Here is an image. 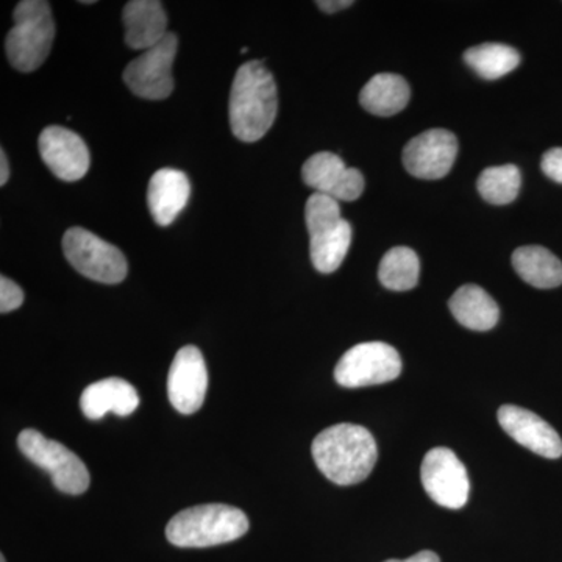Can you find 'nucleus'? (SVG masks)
Wrapping results in <instances>:
<instances>
[{
  "label": "nucleus",
  "instance_id": "1",
  "mask_svg": "<svg viewBox=\"0 0 562 562\" xmlns=\"http://www.w3.org/2000/svg\"><path fill=\"white\" fill-rule=\"evenodd\" d=\"M312 453L317 469L339 486L364 482L379 458L371 431L355 424L333 425L319 432L313 441Z\"/></svg>",
  "mask_w": 562,
  "mask_h": 562
},
{
  "label": "nucleus",
  "instance_id": "2",
  "mask_svg": "<svg viewBox=\"0 0 562 562\" xmlns=\"http://www.w3.org/2000/svg\"><path fill=\"white\" fill-rule=\"evenodd\" d=\"M279 91L271 70L262 61L244 63L231 91V127L243 143H257L276 122Z\"/></svg>",
  "mask_w": 562,
  "mask_h": 562
},
{
  "label": "nucleus",
  "instance_id": "3",
  "mask_svg": "<svg viewBox=\"0 0 562 562\" xmlns=\"http://www.w3.org/2000/svg\"><path fill=\"white\" fill-rule=\"evenodd\" d=\"M249 531V519L235 506H192L169 520L166 538L181 549H205L243 538Z\"/></svg>",
  "mask_w": 562,
  "mask_h": 562
},
{
  "label": "nucleus",
  "instance_id": "4",
  "mask_svg": "<svg viewBox=\"0 0 562 562\" xmlns=\"http://www.w3.org/2000/svg\"><path fill=\"white\" fill-rule=\"evenodd\" d=\"M14 25L5 40L7 57L14 69L33 72L49 57L55 21L46 0H22L13 13Z\"/></svg>",
  "mask_w": 562,
  "mask_h": 562
},
{
  "label": "nucleus",
  "instance_id": "5",
  "mask_svg": "<svg viewBox=\"0 0 562 562\" xmlns=\"http://www.w3.org/2000/svg\"><path fill=\"white\" fill-rule=\"evenodd\" d=\"M305 222L314 268L321 273L338 271L351 244V227L342 220L339 202L316 192L306 202Z\"/></svg>",
  "mask_w": 562,
  "mask_h": 562
},
{
  "label": "nucleus",
  "instance_id": "6",
  "mask_svg": "<svg viewBox=\"0 0 562 562\" xmlns=\"http://www.w3.org/2000/svg\"><path fill=\"white\" fill-rule=\"evenodd\" d=\"M18 447L29 461L49 473L58 491L80 495L90 487L91 476L87 465L63 443L27 428L18 438Z\"/></svg>",
  "mask_w": 562,
  "mask_h": 562
},
{
  "label": "nucleus",
  "instance_id": "7",
  "mask_svg": "<svg viewBox=\"0 0 562 562\" xmlns=\"http://www.w3.org/2000/svg\"><path fill=\"white\" fill-rule=\"evenodd\" d=\"M63 250L70 266L87 279L117 284L127 277L128 265L124 254L85 228H69L63 236Z\"/></svg>",
  "mask_w": 562,
  "mask_h": 562
},
{
  "label": "nucleus",
  "instance_id": "8",
  "mask_svg": "<svg viewBox=\"0 0 562 562\" xmlns=\"http://www.w3.org/2000/svg\"><path fill=\"white\" fill-rule=\"evenodd\" d=\"M402 373V358L386 342H362L351 347L336 364L335 380L344 387L390 383Z\"/></svg>",
  "mask_w": 562,
  "mask_h": 562
},
{
  "label": "nucleus",
  "instance_id": "9",
  "mask_svg": "<svg viewBox=\"0 0 562 562\" xmlns=\"http://www.w3.org/2000/svg\"><path fill=\"white\" fill-rule=\"evenodd\" d=\"M179 38L169 32L161 43L144 50L124 70V81L133 94L146 101H162L173 91L172 65Z\"/></svg>",
  "mask_w": 562,
  "mask_h": 562
},
{
  "label": "nucleus",
  "instance_id": "10",
  "mask_svg": "<svg viewBox=\"0 0 562 562\" xmlns=\"http://www.w3.org/2000/svg\"><path fill=\"white\" fill-rule=\"evenodd\" d=\"M420 479L428 497L442 508L461 509L469 501L468 471L460 458L446 447H436L425 454Z\"/></svg>",
  "mask_w": 562,
  "mask_h": 562
},
{
  "label": "nucleus",
  "instance_id": "11",
  "mask_svg": "<svg viewBox=\"0 0 562 562\" xmlns=\"http://www.w3.org/2000/svg\"><path fill=\"white\" fill-rule=\"evenodd\" d=\"M457 157V136L443 128L420 133L403 149L406 171L422 180L443 179L452 171Z\"/></svg>",
  "mask_w": 562,
  "mask_h": 562
},
{
  "label": "nucleus",
  "instance_id": "12",
  "mask_svg": "<svg viewBox=\"0 0 562 562\" xmlns=\"http://www.w3.org/2000/svg\"><path fill=\"white\" fill-rule=\"evenodd\" d=\"M209 391V371L202 351L187 346L177 351L168 375L169 402L181 414H194L202 408Z\"/></svg>",
  "mask_w": 562,
  "mask_h": 562
},
{
  "label": "nucleus",
  "instance_id": "13",
  "mask_svg": "<svg viewBox=\"0 0 562 562\" xmlns=\"http://www.w3.org/2000/svg\"><path fill=\"white\" fill-rule=\"evenodd\" d=\"M302 177L310 188L338 202L357 201L364 191L362 173L347 168L341 157L331 151H319L310 157L303 165Z\"/></svg>",
  "mask_w": 562,
  "mask_h": 562
},
{
  "label": "nucleus",
  "instance_id": "14",
  "mask_svg": "<svg viewBox=\"0 0 562 562\" xmlns=\"http://www.w3.org/2000/svg\"><path fill=\"white\" fill-rule=\"evenodd\" d=\"M41 160L57 179L77 181L87 176L91 155L77 133L60 125L44 128L40 135Z\"/></svg>",
  "mask_w": 562,
  "mask_h": 562
},
{
  "label": "nucleus",
  "instance_id": "15",
  "mask_svg": "<svg viewBox=\"0 0 562 562\" xmlns=\"http://www.w3.org/2000/svg\"><path fill=\"white\" fill-rule=\"evenodd\" d=\"M498 422L506 435L514 441L549 460L562 457V439L552 425L547 424L538 414L520 406L503 405L498 409Z\"/></svg>",
  "mask_w": 562,
  "mask_h": 562
},
{
  "label": "nucleus",
  "instance_id": "16",
  "mask_svg": "<svg viewBox=\"0 0 562 562\" xmlns=\"http://www.w3.org/2000/svg\"><path fill=\"white\" fill-rule=\"evenodd\" d=\"M191 198V183L179 169L162 168L151 176L147 188V205L160 227H168L184 210Z\"/></svg>",
  "mask_w": 562,
  "mask_h": 562
},
{
  "label": "nucleus",
  "instance_id": "17",
  "mask_svg": "<svg viewBox=\"0 0 562 562\" xmlns=\"http://www.w3.org/2000/svg\"><path fill=\"white\" fill-rule=\"evenodd\" d=\"M122 21L125 27V43L131 49L149 50L169 35L168 14L158 0L127 2Z\"/></svg>",
  "mask_w": 562,
  "mask_h": 562
},
{
  "label": "nucleus",
  "instance_id": "18",
  "mask_svg": "<svg viewBox=\"0 0 562 562\" xmlns=\"http://www.w3.org/2000/svg\"><path fill=\"white\" fill-rule=\"evenodd\" d=\"M139 406V395L131 383L122 379H105L90 384L80 397V408L91 420H99L106 413L127 417Z\"/></svg>",
  "mask_w": 562,
  "mask_h": 562
},
{
  "label": "nucleus",
  "instance_id": "19",
  "mask_svg": "<svg viewBox=\"0 0 562 562\" xmlns=\"http://www.w3.org/2000/svg\"><path fill=\"white\" fill-rule=\"evenodd\" d=\"M449 306L454 319L473 331L492 330L501 317L497 303L476 284L461 286L450 299Z\"/></svg>",
  "mask_w": 562,
  "mask_h": 562
},
{
  "label": "nucleus",
  "instance_id": "20",
  "mask_svg": "<svg viewBox=\"0 0 562 562\" xmlns=\"http://www.w3.org/2000/svg\"><path fill=\"white\" fill-rule=\"evenodd\" d=\"M412 91L408 81L397 74H376L366 83L360 94L362 109L373 116L390 117L408 105Z\"/></svg>",
  "mask_w": 562,
  "mask_h": 562
},
{
  "label": "nucleus",
  "instance_id": "21",
  "mask_svg": "<svg viewBox=\"0 0 562 562\" xmlns=\"http://www.w3.org/2000/svg\"><path fill=\"white\" fill-rule=\"evenodd\" d=\"M513 268L520 279L539 290H552L562 284V262L546 247H519L513 254Z\"/></svg>",
  "mask_w": 562,
  "mask_h": 562
},
{
  "label": "nucleus",
  "instance_id": "22",
  "mask_svg": "<svg viewBox=\"0 0 562 562\" xmlns=\"http://www.w3.org/2000/svg\"><path fill=\"white\" fill-rule=\"evenodd\" d=\"M520 54L502 43H484L465 50L464 61L484 80H498L520 65Z\"/></svg>",
  "mask_w": 562,
  "mask_h": 562
},
{
  "label": "nucleus",
  "instance_id": "23",
  "mask_svg": "<svg viewBox=\"0 0 562 562\" xmlns=\"http://www.w3.org/2000/svg\"><path fill=\"white\" fill-rule=\"evenodd\" d=\"M420 276V261L409 247H394L382 258L379 279L386 290L409 291L417 286Z\"/></svg>",
  "mask_w": 562,
  "mask_h": 562
},
{
  "label": "nucleus",
  "instance_id": "24",
  "mask_svg": "<svg viewBox=\"0 0 562 562\" xmlns=\"http://www.w3.org/2000/svg\"><path fill=\"white\" fill-rule=\"evenodd\" d=\"M522 187V176L514 165L492 166L480 173L476 188L492 205H508L516 201Z\"/></svg>",
  "mask_w": 562,
  "mask_h": 562
},
{
  "label": "nucleus",
  "instance_id": "25",
  "mask_svg": "<svg viewBox=\"0 0 562 562\" xmlns=\"http://www.w3.org/2000/svg\"><path fill=\"white\" fill-rule=\"evenodd\" d=\"M24 303V292L13 280L0 277V313L7 314L20 308Z\"/></svg>",
  "mask_w": 562,
  "mask_h": 562
},
{
  "label": "nucleus",
  "instance_id": "26",
  "mask_svg": "<svg viewBox=\"0 0 562 562\" xmlns=\"http://www.w3.org/2000/svg\"><path fill=\"white\" fill-rule=\"evenodd\" d=\"M541 168L542 172L550 180L562 184V147H554V149L546 151L542 157Z\"/></svg>",
  "mask_w": 562,
  "mask_h": 562
},
{
  "label": "nucleus",
  "instance_id": "27",
  "mask_svg": "<svg viewBox=\"0 0 562 562\" xmlns=\"http://www.w3.org/2000/svg\"><path fill=\"white\" fill-rule=\"evenodd\" d=\"M316 5L322 11H325V13L331 14L349 9V7L353 5V2L351 0H319V2H316Z\"/></svg>",
  "mask_w": 562,
  "mask_h": 562
},
{
  "label": "nucleus",
  "instance_id": "28",
  "mask_svg": "<svg viewBox=\"0 0 562 562\" xmlns=\"http://www.w3.org/2000/svg\"><path fill=\"white\" fill-rule=\"evenodd\" d=\"M384 562H441V560H439L438 554L435 552L425 550V552L416 553L414 557L408 558V560H387Z\"/></svg>",
  "mask_w": 562,
  "mask_h": 562
},
{
  "label": "nucleus",
  "instance_id": "29",
  "mask_svg": "<svg viewBox=\"0 0 562 562\" xmlns=\"http://www.w3.org/2000/svg\"><path fill=\"white\" fill-rule=\"evenodd\" d=\"M10 179V166L9 160H7L5 150H0V184H5Z\"/></svg>",
  "mask_w": 562,
  "mask_h": 562
},
{
  "label": "nucleus",
  "instance_id": "30",
  "mask_svg": "<svg viewBox=\"0 0 562 562\" xmlns=\"http://www.w3.org/2000/svg\"><path fill=\"white\" fill-rule=\"evenodd\" d=\"M0 562H7L5 557H3V554L2 557H0Z\"/></svg>",
  "mask_w": 562,
  "mask_h": 562
}]
</instances>
